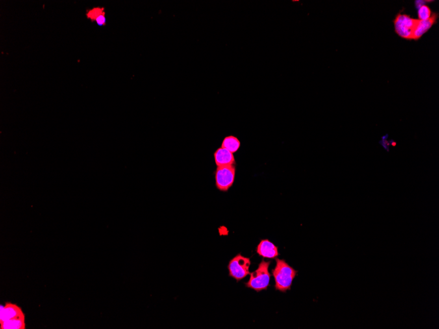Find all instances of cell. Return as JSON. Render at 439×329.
Masks as SVG:
<instances>
[{"label":"cell","instance_id":"obj_14","mask_svg":"<svg viewBox=\"0 0 439 329\" xmlns=\"http://www.w3.org/2000/svg\"><path fill=\"white\" fill-rule=\"evenodd\" d=\"M387 137H388V136L382 137L381 141H380V143H381L382 147H383L387 151H390V143H389L388 139H387Z\"/></svg>","mask_w":439,"mask_h":329},{"label":"cell","instance_id":"obj_4","mask_svg":"<svg viewBox=\"0 0 439 329\" xmlns=\"http://www.w3.org/2000/svg\"><path fill=\"white\" fill-rule=\"evenodd\" d=\"M236 165L217 167L215 172V182L216 188L223 192H227L233 185L236 178Z\"/></svg>","mask_w":439,"mask_h":329},{"label":"cell","instance_id":"obj_11","mask_svg":"<svg viewBox=\"0 0 439 329\" xmlns=\"http://www.w3.org/2000/svg\"><path fill=\"white\" fill-rule=\"evenodd\" d=\"M104 13H105V8L97 7L87 11L86 16L91 21H95L100 15L104 14Z\"/></svg>","mask_w":439,"mask_h":329},{"label":"cell","instance_id":"obj_6","mask_svg":"<svg viewBox=\"0 0 439 329\" xmlns=\"http://www.w3.org/2000/svg\"><path fill=\"white\" fill-rule=\"evenodd\" d=\"M417 21L407 15L399 14L394 21L395 31L401 38L412 40Z\"/></svg>","mask_w":439,"mask_h":329},{"label":"cell","instance_id":"obj_13","mask_svg":"<svg viewBox=\"0 0 439 329\" xmlns=\"http://www.w3.org/2000/svg\"><path fill=\"white\" fill-rule=\"evenodd\" d=\"M96 22L97 25L100 26V27H103V26L106 25V19L105 17V13L100 15V16L96 19Z\"/></svg>","mask_w":439,"mask_h":329},{"label":"cell","instance_id":"obj_1","mask_svg":"<svg viewBox=\"0 0 439 329\" xmlns=\"http://www.w3.org/2000/svg\"><path fill=\"white\" fill-rule=\"evenodd\" d=\"M277 266L271 270L275 279V289L277 291L286 293L290 291L293 280L297 276L298 271L291 267L286 261L275 258Z\"/></svg>","mask_w":439,"mask_h":329},{"label":"cell","instance_id":"obj_9","mask_svg":"<svg viewBox=\"0 0 439 329\" xmlns=\"http://www.w3.org/2000/svg\"><path fill=\"white\" fill-rule=\"evenodd\" d=\"M437 17V14H434L429 20L420 21L418 19L416 27L414 28V32H413L412 39L418 40L419 38H420L435 23Z\"/></svg>","mask_w":439,"mask_h":329},{"label":"cell","instance_id":"obj_3","mask_svg":"<svg viewBox=\"0 0 439 329\" xmlns=\"http://www.w3.org/2000/svg\"><path fill=\"white\" fill-rule=\"evenodd\" d=\"M270 261L262 260L258 265V269L250 273V279L245 284L248 288L260 292L268 289L270 280V273L268 269Z\"/></svg>","mask_w":439,"mask_h":329},{"label":"cell","instance_id":"obj_5","mask_svg":"<svg viewBox=\"0 0 439 329\" xmlns=\"http://www.w3.org/2000/svg\"><path fill=\"white\" fill-rule=\"evenodd\" d=\"M250 265V259L239 254L230 261L228 266L229 276L238 282L251 273L249 271Z\"/></svg>","mask_w":439,"mask_h":329},{"label":"cell","instance_id":"obj_7","mask_svg":"<svg viewBox=\"0 0 439 329\" xmlns=\"http://www.w3.org/2000/svg\"><path fill=\"white\" fill-rule=\"evenodd\" d=\"M256 252L264 258L275 259L279 256L278 248L267 239L260 242L256 248Z\"/></svg>","mask_w":439,"mask_h":329},{"label":"cell","instance_id":"obj_10","mask_svg":"<svg viewBox=\"0 0 439 329\" xmlns=\"http://www.w3.org/2000/svg\"><path fill=\"white\" fill-rule=\"evenodd\" d=\"M240 146L241 142L238 137L230 136L224 139L221 147L225 148L232 153H235L240 149Z\"/></svg>","mask_w":439,"mask_h":329},{"label":"cell","instance_id":"obj_12","mask_svg":"<svg viewBox=\"0 0 439 329\" xmlns=\"http://www.w3.org/2000/svg\"><path fill=\"white\" fill-rule=\"evenodd\" d=\"M431 16V11L428 6L424 5L418 9V20H429Z\"/></svg>","mask_w":439,"mask_h":329},{"label":"cell","instance_id":"obj_15","mask_svg":"<svg viewBox=\"0 0 439 329\" xmlns=\"http://www.w3.org/2000/svg\"><path fill=\"white\" fill-rule=\"evenodd\" d=\"M425 1H416V8L419 9L421 8V6L425 5Z\"/></svg>","mask_w":439,"mask_h":329},{"label":"cell","instance_id":"obj_8","mask_svg":"<svg viewBox=\"0 0 439 329\" xmlns=\"http://www.w3.org/2000/svg\"><path fill=\"white\" fill-rule=\"evenodd\" d=\"M214 158L217 167L236 164L234 153L225 149V148H218L214 152Z\"/></svg>","mask_w":439,"mask_h":329},{"label":"cell","instance_id":"obj_2","mask_svg":"<svg viewBox=\"0 0 439 329\" xmlns=\"http://www.w3.org/2000/svg\"><path fill=\"white\" fill-rule=\"evenodd\" d=\"M1 329H25V316L20 307L7 303L1 307Z\"/></svg>","mask_w":439,"mask_h":329}]
</instances>
